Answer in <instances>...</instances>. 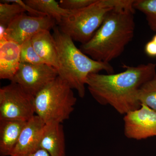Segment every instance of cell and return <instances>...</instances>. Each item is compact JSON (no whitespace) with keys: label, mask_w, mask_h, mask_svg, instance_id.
<instances>
[{"label":"cell","mask_w":156,"mask_h":156,"mask_svg":"<svg viewBox=\"0 0 156 156\" xmlns=\"http://www.w3.org/2000/svg\"><path fill=\"white\" fill-rule=\"evenodd\" d=\"M76 101L71 87L58 76L35 96V114L45 123H62L69 119Z\"/></svg>","instance_id":"obj_4"},{"label":"cell","mask_w":156,"mask_h":156,"mask_svg":"<svg viewBox=\"0 0 156 156\" xmlns=\"http://www.w3.org/2000/svg\"><path fill=\"white\" fill-rule=\"evenodd\" d=\"M28 6L48 16L52 17L59 24L64 17L69 14V11L62 8L59 2L54 0H25Z\"/></svg>","instance_id":"obj_15"},{"label":"cell","mask_w":156,"mask_h":156,"mask_svg":"<svg viewBox=\"0 0 156 156\" xmlns=\"http://www.w3.org/2000/svg\"><path fill=\"white\" fill-rule=\"evenodd\" d=\"M137 98L140 105H144L156 112V74L139 88Z\"/></svg>","instance_id":"obj_16"},{"label":"cell","mask_w":156,"mask_h":156,"mask_svg":"<svg viewBox=\"0 0 156 156\" xmlns=\"http://www.w3.org/2000/svg\"><path fill=\"white\" fill-rule=\"evenodd\" d=\"M56 21L52 17L28 16L23 13L14 19L7 28L5 38L21 45L43 30L54 28Z\"/></svg>","instance_id":"obj_8"},{"label":"cell","mask_w":156,"mask_h":156,"mask_svg":"<svg viewBox=\"0 0 156 156\" xmlns=\"http://www.w3.org/2000/svg\"><path fill=\"white\" fill-rule=\"evenodd\" d=\"M45 124L36 115L27 121L10 156H27L40 149Z\"/></svg>","instance_id":"obj_10"},{"label":"cell","mask_w":156,"mask_h":156,"mask_svg":"<svg viewBox=\"0 0 156 156\" xmlns=\"http://www.w3.org/2000/svg\"><path fill=\"white\" fill-rule=\"evenodd\" d=\"M53 38L58 54V76L75 89L80 98L86 94V80L90 74L105 71L114 73L110 63L94 60L78 49L72 39L62 32L58 27L53 29Z\"/></svg>","instance_id":"obj_3"},{"label":"cell","mask_w":156,"mask_h":156,"mask_svg":"<svg viewBox=\"0 0 156 156\" xmlns=\"http://www.w3.org/2000/svg\"><path fill=\"white\" fill-rule=\"evenodd\" d=\"M58 76V70L50 65L21 63L11 81L35 97Z\"/></svg>","instance_id":"obj_7"},{"label":"cell","mask_w":156,"mask_h":156,"mask_svg":"<svg viewBox=\"0 0 156 156\" xmlns=\"http://www.w3.org/2000/svg\"><path fill=\"white\" fill-rule=\"evenodd\" d=\"M124 134L129 139L141 140L156 136V112L141 105L124 116Z\"/></svg>","instance_id":"obj_9"},{"label":"cell","mask_w":156,"mask_h":156,"mask_svg":"<svg viewBox=\"0 0 156 156\" xmlns=\"http://www.w3.org/2000/svg\"><path fill=\"white\" fill-rule=\"evenodd\" d=\"M113 9L112 0H96L83 9L69 11L58 24V28L73 41L86 44L99 28L107 13Z\"/></svg>","instance_id":"obj_5"},{"label":"cell","mask_w":156,"mask_h":156,"mask_svg":"<svg viewBox=\"0 0 156 156\" xmlns=\"http://www.w3.org/2000/svg\"><path fill=\"white\" fill-rule=\"evenodd\" d=\"M40 148L47 151L51 156H65V138L62 123H45L40 143Z\"/></svg>","instance_id":"obj_12"},{"label":"cell","mask_w":156,"mask_h":156,"mask_svg":"<svg viewBox=\"0 0 156 156\" xmlns=\"http://www.w3.org/2000/svg\"><path fill=\"white\" fill-rule=\"evenodd\" d=\"M3 2H5L8 3H15L18 4L20 5L26 11H28L29 12L32 16H47V14L44 13H42V12H39V11H36L32 8L27 5L24 1H21V0H4Z\"/></svg>","instance_id":"obj_21"},{"label":"cell","mask_w":156,"mask_h":156,"mask_svg":"<svg viewBox=\"0 0 156 156\" xmlns=\"http://www.w3.org/2000/svg\"><path fill=\"white\" fill-rule=\"evenodd\" d=\"M7 28V27L0 24V40L5 38V37Z\"/></svg>","instance_id":"obj_24"},{"label":"cell","mask_w":156,"mask_h":156,"mask_svg":"<svg viewBox=\"0 0 156 156\" xmlns=\"http://www.w3.org/2000/svg\"><path fill=\"white\" fill-rule=\"evenodd\" d=\"M152 40H153L156 44V34L153 37Z\"/></svg>","instance_id":"obj_25"},{"label":"cell","mask_w":156,"mask_h":156,"mask_svg":"<svg viewBox=\"0 0 156 156\" xmlns=\"http://www.w3.org/2000/svg\"><path fill=\"white\" fill-rule=\"evenodd\" d=\"M144 51L148 56L151 57H156V44L151 40L146 44Z\"/></svg>","instance_id":"obj_22"},{"label":"cell","mask_w":156,"mask_h":156,"mask_svg":"<svg viewBox=\"0 0 156 156\" xmlns=\"http://www.w3.org/2000/svg\"><path fill=\"white\" fill-rule=\"evenodd\" d=\"M125 70L119 73H92L86 80L89 92L99 104L110 105L121 115L140 107L137 100L138 89L156 74V64L137 66L123 65Z\"/></svg>","instance_id":"obj_1"},{"label":"cell","mask_w":156,"mask_h":156,"mask_svg":"<svg viewBox=\"0 0 156 156\" xmlns=\"http://www.w3.org/2000/svg\"><path fill=\"white\" fill-rule=\"evenodd\" d=\"M27 156H51L49 153L47 151L42 148L39 149L38 150L35 151L34 152L28 155Z\"/></svg>","instance_id":"obj_23"},{"label":"cell","mask_w":156,"mask_h":156,"mask_svg":"<svg viewBox=\"0 0 156 156\" xmlns=\"http://www.w3.org/2000/svg\"><path fill=\"white\" fill-rule=\"evenodd\" d=\"M133 7L109 11L90 41L80 50L96 61L110 63L122 54L134 37L135 23Z\"/></svg>","instance_id":"obj_2"},{"label":"cell","mask_w":156,"mask_h":156,"mask_svg":"<svg viewBox=\"0 0 156 156\" xmlns=\"http://www.w3.org/2000/svg\"><path fill=\"white\" fill-rule=\"evenodd\" d=\"M27 122L0 120V155L11 156Z\"/></svg>","instance_id":"obj_14"},{"label":"cell","mask_w":156,"mask_h":156,"mask_svg":"<svg viewBox=\"0 0 156 156\" xmlns=\"http://www.w3.org/2000/svg\"><path fill=\"white\" fill-rule=\"evenodd\" d=\"M25 12L24 9L18 4L1 1L0 24L8 27L14 19Z\"/></svg>","instance_id":"obj_18"},{"label":"cell","mask_w":156,"mask_h":156,"mask_svg":"<svg viewBox=\"0 0 156 156\" xmlns=\"http://www.w3.org/2000/svg\"><path fill=\"white\" fill-rule=\"evenodd\" d=\"M35 114L34 97L18 84L11 82L0 89V120L27 122Z\"/></svg>","instance_id":"obj_6"},{"label":"cell","mask_w":156,"mask_h":156,"mask_svg":"<svg viewBox=\"0 0 156 156\" xmlns=\"http://www.w3.org/2000/svg\"><path fill=\"white\" fill-rule=\"evenodd\" d=\"M31 42L36 52L44 62L58 70L59 68L56 43L49 30H43L35 35Z\"/></svg>","instance_id":"obj_13"},{"label":"cell","mask_w":156,"mask_h":156,"mask_svg":"<svg viewBox=\"0 0 156 156\" xmlns=\"http://www.w3.org/2000/svg\"><path fill=\"white\" fill-rule=\"evenodd\" d=\"M20 61L21 63H29L33 64H40L45 63L39 57L34 50L31 39L24 42L20 46Z\"/></svg>","instance_id":"obj_19"},{"label":"cell","mask_w":156,"mask_h":156,"mask_svg":"<svg viewBox=\"0 0 156 156\" xmlns=\"http://www.w3.org/2000/svg\"><path fill=\"white\" fill-rule=\"evenodd\" d=\"M20 45L4 38L0 40V79L11 81L19 69Z\"/></svg>","instance_id":"obj_11"},{"label":"cell","mask_w":156,"mask_h":156,"mask_svg":"<svg viewBox=\"0 0 156 156\" xmlns=\"http://www.w3.org/2000/svg\"><path fill=\"white\" fill-rule=\"evenodd\" d=\"M133 7L145 15L149 27L156 33V0H134Z\"/></svg>","instance_id":"obj_17"},{"label":"cell","mask_w":156,"mask_h":156,"mask_svg":"<svg viewBox=\"0 0 156 156\" xmlns=\"http://www.w3.org/2000/svg\"><path fill=\"white\" fill-rule=\"evenodd\" d=\"M96 0H61L59 4L62 8L69 11L83 9L95 2Z\"/></svg>","instance_id":"obj_20"}]
</instances>
